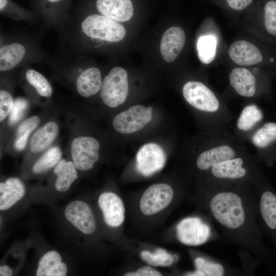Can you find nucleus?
<instances>
[{
    "label": "nucleus",
    "instance_id": "obj_8",
    "mask_svg": "<svg viewBox=\"0 0 276 276\" xmlns=\"http://www.w3.org/2000/svg\"><path fill=\"white\" fill-rule=\"evenodd\" d=\"M173 197V190L168 184H153L142 195L139 203L140 211L146 216L157 214L168 207Z\"/></svg>",
    "mask_w": 276,
    "mask_h": 276
},
{
    "label": "nucleus",
    "instance_id": "obj_31",
    "mask_svg": "<svg viewBox=\"0 0 276 276\" xmlns=\"http://www.w3.org/2000/svg\"><path fill=\"white\" fill-rule=\"evenodd\" d=\"M141 256L143 261L154 266H170L175 260L174 256L163 248H158L154 252L143 250Z\"/></svg>",
    "mask_w": 276,
    "mask_h": 276
},
{
    "label": "nucleus",
    "instance_id": "obj_36",
    "mask_svg": "<svg viewBox=\"0 0 276 276\" xmlns=\"http://www.w3.org/2000/svg\"><path fill=\"white\" fill-rule=\"evenodd\" d=\"M14 100L11 94L7 90H0V121H2L10 113Z\"/></svg>",
    "mask_w": 276,
    "mask_h": 276
},
{
    "label": "nucleus",
    "instance_id": "obj_27",
    "mask_svg": "<svg viewBox=\"0 0 276 276\" xmlns=\"http://www.w3.org/2000/svg\"><path fill=\"white\" fill-rule=\"evenodd\" d=\"M263 117V113L258 106L248 105L242 110L237 121V127L241 131H249L262 121Z\"/></svg>",
    "mask_w": 276,
    "mask_h": 276
},
{
    "label": "nucleus",
    "instance_id": "obj_1",
    "mask_svg": "<svg viewBox=\"0 0 276 276\" xmlns=\"http://www.w3.org/2000/svg\"><path fill=\"white\" fill-rule=\"evenodd\" d=\"M70 23L66 36L71 46L86 39L117 42L124 38L126 33L124 27L118 21L100 13L82 17L78 15Z\"/></svg>",
    "mask_w": 276,
    "mask_h": 276
},
{
    "label": "nucleus",
    "instance_id": "obj_30",
    "mask_svg": "<svg viewBox=\"0 0 276 276\" xmlns=\"http://www.w3.org/2000/svg\"><path fill=\"white\" fill-rule=\"evenodd\" d=\"M61 152L58 147H53L48 150L34 164L32 171L39 174L55 166L60 160Z\"/></svg>",
    "mask_w": 276,
    "mask_h": 276
},
{
    "label": "nucleus",
    "instance_id": "obj_32",
    "mask_svg": "<svg viewBox=\"0 0 276 276\" xmlns=\"http://www.w3.org/2000/svg\"><path fill=\"white\" fill-rule=\"evenodd\" d=\"M39 123V118L32 116L25 120L18 127L14 147L17 150L24 149L27 144L28 137Z\"/></svg>",
    "mask_w": 276,
    "mask_h": 276
},
{
    "label": "nucleus",
    "instance_id": "obj_17",
    "mask_svg": "<svg viewBox=\"0 0 276 276\" xmlns=\"http://www.w3.org/2000/svg\"><path fill=\"white\" fill-rule=\"evenodd\" d=\"M78 75L76 79V87L78 94L84 97H89L97 94L102 84L101 73L96 67L78 68Z\"/></svg>",
    "mask_w": 276,
    "mask_h": 276
},
{
    "label": "nucleus",
    "instance_id": "obj_35",
    "mask_svg": "<svg viewBox=\"0 0 276 276\" xmlns=\"http://www.w3.org/2000/svg\"><path fill=\"white\" fill-rule=\"evenodd\" d=\"M28 105V101L24 98H19L14 101L9 114V123L10 125L15 124L22 118L27 111Z\"/></svg>",
    "mask_w": 276,
    "mask_h": 276
},
{
    "label": "nucleus",
    "instance_id": "obj_7",
    "mask_svg": "<svg viewBox=\"0 0 276 276\" xmlns=\"http://www.w3.org/2000/svg\"><path fill=\"white\" fill-rule=\"evenodd\" d=\"M182 95L190 105L199 110L214 113L220 108V102L216 95L200 82H187L182 87Z\"/></svg>",
    "mask_w": 276,
    "mask_h": 276
},
{
    "label": "nucleus",
    "instance_id": "obj_40",
    "mask_svg": "<svg viewBox=\"0 0 276 276\" xmlns=\"http://www.w3.org/2000/svg\"><path fill=\"white\" fill-rule=\"evenodd\" d=\"M186 275L189 276H204V274L201 271L196 270L195 271L189 272L187 273Z\"/></svg>",
    "mask_w": 276,
    "mask_h": 276
},
{
    "label": "nucleus",
    "instance_id": "obj_13",
    "mask_svg": "<svg viewBox=\"0 0 276 276\" xmlns=\"http://www.w3.org/2000/svg\"><path fill=\"white\" fill-rule=\"evenodd\" d=\"M185 41V33L181 27L168 28L163 34L160 43L163 59L168 62L175 60L183 49Z\"/></svg>",
    "mask_w": 276,
    "mask_h": 276
},
{
    "label": "nucleus",
    "instance_id": "obj_10",
    "mask_svg": "<svg viewBox=\"0 0 276 276\" xmlns=\"http://www.w3.org/2000/svg\"><path fill=\"white\" fill-rule=\"evenodd\" d=\"M166 162V154L159 145L149 143L143 145L136 155V167L142 175L148 176L160 170Z\"/></svg>",
    "mask_w": 276,
    "mask_h": 276
},
{
    "label": "nucleus",
    "instance_id": "obj_37",
    "mask_svg": "<svg viewBox=\"0 0 276 276\" xmlns=\"http://www.w3.org/2000/svg\"><path fill=\"white\" fill-rule=\"evenodd\" d=\"M125 276H161L162 273L150 266H144L137 269L135 271L125 273Z\"/></svg>",
    "mask_w": 276,
    "mask_h": 276
},
{
    "label": "nucleus",
    "instance_id": "obj_29",
    "mask_svg": "<svg viewBox=\"0 0 276 276\" xmlns=\"http://www.w3.org/2000/svg\"><path fill=\"white\" fill-rule=\"evenodd\" d=\"M27 81L40 96L50 97L53 93L52 87L47 78L33 68H28L25 74Z\"/></svg>",
    "mask_w": 276,
    "mask_h": 276
},
{
    "label": "nucleus",
    "instance_id": "obj_39",
    "mask_svg": "<svg viewBox=\"0 0 276 276\" xmlns=\"http://www.w3.org/2000/svg\"><path fill=\"white\" fill-rule=\"evenodd\" d=\"M13 274V270L9 265L3 264L0 266L1 276H11Z\"/></svg>",
    "mask_w": 276,
    "mask_h": 276
},
{
    "label": "nucleus",
    "instance_id": "obj_4",
    "mask_svg": "<svg viewBox=\"0 0 276 276\" xmlns=\"http://www.w3.org/2000/svg\"><path fill=\"white\" fill-rule=\"evenodd\" d=\"M128 91L127 73L123 67L117 66L103 79L100 97L106 105L114 108L125 102Z\"/></svg>",
    "mask_w": 276,
    "mask_h": 276
},
{
    "label": "nucleus",
    "instance_id": "obj_22",
    "mask_svg": "<svg viewBox=\"0 0 276 276\" xmlns=\"http://www.w3.org/2000/svg\"><path fill=\"white\" fill-rule=\"evenodd\" d=\"M229 80L231 86L239 95L251 97L255 95L256 79L248 70L241 67L233 69L229 75Z\"/></svg>",
    "mask_w": 276,
    "mask_h": 276
},
{
    "label": "nucleus",
    "instance_id": "obj_3",
    "mask_svg": "<svg viewBox=\"0 0 276 276\" xmlns=\"http://www.w3.org/2000/svg\"><path fill=\"white\" fill-rule=\"evenodd\" d=\"M37 47L24 39H13L1 43L0 71H11L29 60L40 59L42 54Z\"/></svg>",
    "mask_w": 276,
    "mask_h": 276
},
{
    "label": "nucleus",
    "instance_id": "obj_19",
    "mask_svg": "<svg viewBox=\"0 0 276 276\" xmlns=\"http://www.w3.org/2000/svg\"><path fill=\"white\" fill-rule=\"evenodd\" d=\"M68 272L66 264L55 250L44 253L39 258L35 272L36 276H65Z\"/></svg>",
    "mask_w": 276,
    "mask_h": 276
},
{
    "label": "nucleus",
    "instance_id": "obj_33",
    "mask_svg": "<svg viewBox=\"0 0 276 276\" xmlns=\"http://www.w3.org/2000/svg\"><path fill=\"white\" fill-rule=\"evenodd\" d=\"M263 23L268 35L276 37V1L270 0L266 3Z\"/></svg>",
    "mask_w": 276,
    "mask_h": 276
},
{
    "label": "nucleus",
    "instance_id": "obj_18",
    "mask_svg": "<svg viewBox=\"0 0 276 276\" xmlns=\"http://www.w3.org/2000/svg\"><path fill=\"white\" fill-rule=\"evenodd\" d=\"M26 188L18 178L10 177L0 183V210H8L24 197Z\"/></svg>",
    "mask_w": 276,
    "mask_h": 276
},
{
    "label": "nucleus",
    "instance_id": "obj_21",
    "mask_svg": "<svg viewBox=\"0 0 276 276\" xmlns=\"http://www.w3.org/2000/svg\"><path fill=\"white\" fill-rule=\"evenodd\" d=\"M68 0H39L40 15L51 26L62 27L67 18L64 9Z\"/></svg>",
    "mask_w": 276,
    "mask_h": 276
},
{
    "label": "nucleus",
    "instance_id": "obj_28",
    "mask_svg": "<svg viewBox=\"0 0 276 276\" xmlns=\"http://www.w3.org/2000/svg\"><path fill=\"white\" fill-rule=\"evenodd\" d=\"M217 39L213 34L200 36L197 43L198 56L200 61L204 64H209L215 58Z\"/></svg>",
    "mask_w": 276,
    "mask_h": 276
},
{
    "label": "nucleus",
    "instance_id": "obj_16",
    "mask_svg": "<svg viewBox=\"0 0 276 276\" xmlns=\"http://www.w3.org/2000/svg\"><path fill=\"white\" fill-rule=\"evenodd\" d=\"M228 54L231 59L240 65H255L263 60L261 51L246 40H238L233 43L228 49Z\"/></svg>",
    "mask_w": 276,
    "mask_h": 276
},
{
    "label": "nucleus",
    "instance_id": "obj_25",
    "mask_svg": "<svg viewBox=\"0 0 276 276\" xmlns=\"http://www.w3.org/2000/svg\"><path fill=\"white\" fill-rule=\"evenodd\" d=\"M76 169L73 162L64 159L58 162L54 169V173L57 176L54 183V188L57 191L63 193L70 188L78 178Z\"/></svg>",
    "mask_w": 276,
    "mask_h": 276
},
{
    "label": "nucleus",
    "instance_id": "obj_15",
    "mask_svg": "<svg viewBox=\"0 0 276 276\" xmlns=\"http://www.w3.org/2000/svg\"><path fill=\"white\" fill-rule=\"evenodd\" d=\"M95 3L99 13L118 22L128 21L133 14L131 0H95Z\"/></svg>",
    "mask_w": 276,
    "mask_h": 276
},
{
    "label": "nucleus",
    "instance_id": "obj_11",
    "mask_svg": "<svg viewBox=\"0 0 276 276\" xmlns=\"http://www.w3.org/2000/svg\"><path fill=\"white\" fill-rule=\"evenodd\" d=\"M105 223L111 228L120 226L125 218V208L122 199L115 193L104 192L98 198Z\"/></svg>",
    "mask_w": 276,
    "mask_h": 276
},
{
    "label": "nucleus",
    "instance_id": "obj_20",
    "mask_svg": "<svg viewBox=\"0 0 276 276\" xmlns=\"http://www.w3.org/2000/svg\"><path fill=\"white\" fill-rule=\"evenodd\" d=\"M251 142L258 149L266 152L269 160L276 156V122H268L258 128L251 137Z\"/></svg>",
    "mask_w": 276,
    "mask_h": 276
},
{
    "label": "nucleus",
    "instance_id": "obj_6",
    "mask_svg": "<svg viewBox=\"0 0 276 276\" xmlns=\"http://www.w3.org/2000/svg\"><path fill=\"white\" fill-rule=\"evenodd\" d=\"M153 108L142 105L130 107L118 114L113 119L114 129L123 134L135 132L143 129L152 120Z\"/></svg>",
    "mask_w": 276,
    "mask_h": 276
},
{
    "label": "nucleus",
    "instance_id": "obj_38",
    "mask_svg": "<svg viewBox=\"0 0 276 276\" xmlns=\"http://www.w3.org/2000/svg\"><path fill=\"white\" fill-rule=\"evenodd\" d=\"M228 6L236 10H241L249 5L252 0H226Z\"/></svg>",
    "mask_w": 276,
    "mask_h": 276
},
{
    "label": "nucleus",
    "instance_id": "obj_14",
    "mask_svg": "<svg viewBox=\"0 0 276 276\" xmlns=\"http://www.w3.org/2000/svg\"><path fill=\"white\" fill-rule=\"evenodd\" d=\"M237 156L238 151L233 146L219 144L201 152L197 157L196 166L201 170H211L217 164Z\"/></svg>",
    "mask_w": 276,
    "mask_h": 276
},
{
    "label": "nucleus",
    "instance_id": "obj_2",
    "mask_svg": "<svg viewBox=\"0 0 276 276\" xmlns=\"http://www.w3.org/2000/svg\"><path fill=\"white\" fill-rule=\"evenodd\" d=\"M210 208L214 218L229 229H237L245 220V212L240 197L230 191L215 194L211 199Z\"/></svg>",
    "mask_w": 276,
    "mask_h": 276
},
{
    "label": "nucleus",
    "instance_id": "obj_24",
    "mask_svg": "<svg viewBox=\"0 0 276 276\" xmlns=\"http://www.w3.org/2000/svg\"><path fill=\"white\" fill-rule=\"evenodd\" d=\"M259 205L266 226L276 235V193L269 188L265 189L261 195Z\"/></svg>",
    "mask_w": 276,
    "mask_h": 276
},
{
    "label": "nucleus",
    "instance_id": "obj_23",
    "mask_svg": "<svg viewBox=\"0 0 276 276\" xmlns=\"http://www.w3.org/2000/svg\"><path fill=\"white\" fill-rule=\"evenodd\" d=\"M244 160L241 157L237 156L224 160L211 169L212 174L221 179H240L245 176L247 171L243 166Z\"/></svg>",
    "mask_w": 276,
    "mask_h": 276
},
{
    "label": "nucleus",
    "instance_id": "obj_5",
    "mask_svg": "<svg viewBox=\"0 0 276 276\" xmlns=\"http://www.w3.org/2000/svg\"><path fill=\"white\" fill-rule=\"evenodd\" d=\"M66 221L80 233L90 236L97 229L96 217L92 208L86 201L80 199L69 202L64 210Z\"/></svg>",
    "mask_w": 276,
    "mask_h": 276
},
{
    "label": "nucleus",
    "instance_id": "obj_9",
    "mask_svg": "<svg viewBox=\"0 0 276 276\" xmlns=\"http://www.w3.org/2000/svg\"><path fill=\"white\" fill-rule=\"evenodd\" d=\"M100 144L95 138L80 136L75 139L71 145L73 162L78 170L92 169L99 157Z\"/></svg>",
    "mask_w": 276,
    "mask_h": 276
},
{
    "label": "nucleus",
    "instance_id": "obj_26",
    "mask_svg": "<svg viewBox=\"0 0 276 276\" xmlns=\"http://www.w3.org/2000/svg\"><path fill=\"white\" fill-rule=\"evenodd\" d=\"M59 131L58 125L49 122L37 130L32 136L30 150L34 153L41 152L48 147L56 137Z\"/></svg>",
    "mask_w": 276,
    "mask_h": 276
},
{
    "label": "nucleus",
    "instance_id": "obj_34",
    "mask_svg": "<svg viewBox=\"0 0 276 276\" xmlns=\"http://www.w3.org/2000/svg\"><path fill=\"white\" fill-rule=\"evenodd\" d=\"M196 270L203 272L204 276H221L224 274L223 267L220 264L206 261L198 257L194 261Z\"/></svg>",
    "mask_w": 276,
    "mask_h": 276
},
{
    "label": "nucleus",
    "instance_id": "obj_12",
    "mask_svg": "<svg viewBox=\"0 0 276 276\" xmlns=\"http://www.w3.org/2000/svg\"><path fill=\"white\" fill-rule=\"evenodd\" d=\"M179 239L188 245H199L205 242L210 234V228L197 218L182 220L177 227Z\"/></svg>",
    "mask_w": 276,
    "mask_h": 276
}]
</instances>
